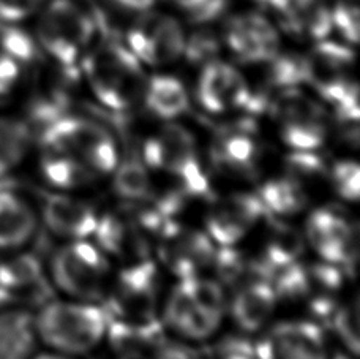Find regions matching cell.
Instances as JSON below:
<instances>
[{
  "mask_svg": "<svg viewBox=\"0 0 360 359\" xmlns=\"http://www.w3.org/2000/svg\"><path fill=\"white\" fill-rule=\"evenodd\" d=\"M0 48L11 59L22 63H32L38 59V46L27 32L18 27L0 29Z\"/></svg>",
  "mask_w": 360,
  "mask_h": 359,
  "instance_id": "d6a6232c",
  "label": "cell"
},
{
  "mask_svg": "<svg viewBox=\"0 0 360 359\" xmlns=\"http://www.w3.org/2000/svg\"><path fill=\"white\" fill-rule=\"evenodd\" d=\"M81 75L108 111L127 113L141 103L147 76L130 49L108 38L81 61Z\"/></svg>",
  "mask_w": 360,
  "mask_h": 359,
  "instance_id": "7a4b0ae2",
  "label": "cell"
},
{
  "mask_svg": "<svg viewBox=\"0 0 360 359\" xmlns=\"http://www.w3.org/2000/svg\"><path fill=\"white\" fill-rule=\"evenodd\" d=\"M327 184L343 201L356 203L360 194V168L356 160H337L327 171Z\"/></svg>",
  "mask_w": 360,
  "mask_h": 359,
  "instance_id": "1f68e13d",
  "label": "cell"
},
{
  "mask_svg": "<svg viewBox=\"0 0 360 359\" xmlns=\"http://www.w3.org/2000/svg\"><path fill=\"white\" fill-rule=\"evenodd\" d=\"M38 144H49L78 160L98 177L109 176L120 156L117 141L106 125L67 111L35 134Z\"/></svg>",
  "mask_w": 360,
  "mask_h": 359,
  "instance_id": "5b68a950",
  "label": "cell"
},
{
  "mask_svg": "<svg viewBox=\"0 0 360 359\" xmlns=\"http://www.w3.org/2000/svg\"><path fill=\"white\" fill-rule=\"evenodd\" d=\"M220 51V40L210 30H198L188 40H185L184 54L191 63H207L217 59Z\"/></svg>",
  "mask_w": 360,
  "mask_h": 359,
  "instance_id": "836d02e7",
  "label": "cell"
},
{
  "mask_svg": "<svg viewBox=\"0 0 360 359\" xmlns=\"http://www.w3.org/2000/svg\"><path fill=\"white\" fill-rule=\"evenodd\" d=\"M38 215L13 189L0 187V256L18 253L34 239Z\"/></svg>",
  "mask_w": 360,
  "mask_h": 359,
  "instance_id": "7402d4cb",
  "label": "cell"
},
{
  "mask_svg": "<svg viewBox=\"0 0 360 359\" xmlns=\"http://www.w3.org/2000/svg\"><path fill=\"white\" fill-rule=\"evenodd\" d=\"M267 111L289 151H319L329 138V114L318 100L300 89L278 95L270 101Z\"/></svg>",
  "mask_w": 360,
  "mask_h": 359,
  "instance_id": "9c48e42d",
  "label": "cell"
},
{
  "mask_svg": "<svg viewBox=\"0 0 360 359\" xmlns=\"http://www.w3.org/2000/svg\"><path fill=\"white\" fill-rule=\"evenodd\" d=\"M267 217L256 191H234L210 198L204 219V232L218 247L240 244Z\"/></svg>",
  "mask_w": 360,
  "mask_h": 359,
  "instance_id": "5bb4252c",
  "label": "cell"
},
{
  "mask_svg": "<svg viewBox=\"0 0 360 359\" xmlns=\"http://www.w3.org/2000/svg\"><path fill=\"white\" fill-rule=\"evenodd\" d=\"M150 116L174 122L190 110V95L184 82L171 75H153L146 80L141 103Z\"/></svg>",
  "mask_w": 360,
  "mask_h": 359,
  "instance_id": "cb8c5ba5",
  "label": "cell"
},
{
  "mask_svg": "<svg viewBox=\"0 0 360 359\" xmlns=\"http://www.w3.org/2000/svg\"><path fill=\"white\" fill-rule=\"evenodd\" d=\"M224 43L243 63H266L278 54L280 46L274 25L255 13L229 19L224 27Z\"/></svg>",
  "mask_w": 360,
  "mask_h": 359,
  "instance_id": "ffe728a7",
  "label": "cell"
},
{
  "mask_svg": "<svg viewBox=\"0 0 360 359\" xmlns=\"http://www.w3.org/2000/svg\"><path fill=\"white\" fill-rule=\"evenodd\" d=\"M141 156L152 176H163L171 182L168 194L186 203L214 198L195 134L176 120L165 122L155 134L146 139Z\"/></svg>",
  "mask_w": 360,
  "mask_h": 359,
  "instance_id": "6da1fadb",
  "label": "cell"
},
{
  "mask_svg": "<svg viewBox=\"0 0 360 359\" xmlns=\"http://www.w3.org/2000/svg\"><path fill=\"white\" fill-rule=\"evenodd\" d=\"M327 325L332 326V332L337 341L343 345L346 353L352 356L359 355V309L357 303L340 304L332 313Z\"/></svg>",
  "mask_w": 360,
  "mask_h": 359,
  "instance_id": "4dcf8cb0",
  "label": "cell"
},
{
  "mask_svg": "<svg viewBox=\"0 0 360 359\" xmlns=\"http://www.w3.org/2000/svg\"><path fill=\"white\" fill-rule=\"evenodd\" d=\"M100 10L84 11L73 0H53L38 23V43L62 70H81L98 27Z\"/></svg>",
  "mask_w": 360,
  "mask_h": 359,
  "instance_id": "8992f818",
  "label": "cell"
},
{
  "mask_svg": "<svg viewBox=\"0 0 360 359\" xmlns=\"http://www.w3.org/2000/svg\"><path fill=\"white\" fill-rule=\"evenodd\" d=\"M195 97L199 106L209 114L223 116L240 111L250 114L253 91L239 70L215 59L204 63Z\"/></svg>",
  "mask_w": 360,
  "mask_h": 359,
  "instance_id": "2e32d148",
  "label": "cell"
},
{
  "mask_svg": "<svg viewBox=\"0 0 360 359\" xmlns=\"http://www.w3.org/2000/svg\"><path fill=\"white\" fill-rule=\"evenodd\" d=\"M29 359H78V358L60 355V353H56V351H46V353H35L34 356H30Z\"/></svg>",
  "mask_w": 360,
  "mask_h": 359,
  "instance_id": "ab89813d",
  "label": "cell"
},
{
  "mask_svg": "<svg viewBox=\"0 0 360 359\" xmlns=\"http://www.w3.org/2000/svg\"><path fill=\"white\" fill-rule=\"evenodd\" d=\"M38 344L35 317L24 307L0 310V359H29Z\"/></svg>",
  "mask_w": 360,
  "mask_h": 359,
  "instance_id": "83f0119b",
  "label": "cell"
},
{
  "mask_svg": "<svg viewBox=\"0 0 360 359\" xmlns=\"http://www.w3.org/2000/svg\"><path fill=\"white\" fill-rule=\"evenodd\" d=\"M0 261V309L44 304L51 298V285L41 260L35 253L8 255Z\"/></svg>",
  "mask_w": 360,
  "mask_h": 359,
  "instance_id": "ac0fdd59",
  "label": "cell"
},
{
  "mask_svg": "<svg viewBox=\"0 0 360 359\" xmlns=\"http://www.w3.org/2000/svg\"><path fill=\"white\" fill-rule=\"evenodd\" d=\"M162 275L152 258L127 263L108 285L101 304L108 320L144 323L158 318Z\"/></svg>",
  "mask_w": 360,
  "mask_h": 359,
  "instance_id": "52a82bcc",
  "label": "cell"
},
{
  "mask_svg": "<svg viewBox=\"0 0 360 359\" xmlns=\"http://www.w3.org/2000/svg\"><path fill=\"white\" fill-rule=\"evenodd\" d=\"M162 318L131 323L106 318V336L114 355L122 359H146L166 339Z\"/></svg>",
  "mask_w": 360,
  "mask_h": 359,
  "instance_id": "603a6c76",
  "label": "cell"
},
{
  "mask_svg": "<svg viewBox=\"0 0 360 359\" xmlns=\"http://www.w3.org/2000/svg\"><path fill=\"white\" fill-rule=\"evenodd\" d=\"M35 328L49 351L79 358L105 341L106 313L89 301L49 299L35 317Z\"/></svg>",
  "mask_w": 360,
  "mask_h": 359,
  "instance_id": "277c9868",
  "label": "cell"
},
{
  "mask_svg": "<svg viewBox=\"0 0 360 359\" xmlns=\"http://www.w3.org/2000/svg\"><path fill=\"white\" fill-rule=\"evenodd\" d=\"M256 195L264 206L267 215L278 217V219H288V217L304 213L311 200V190L286 172L261 184Z\"/></svg>",
  "mask_w": 360,
  "mask_h": 359,
  "instance_id": "f1b7e54d",
  "label": "cell"
},
{
  "mask_svg": "<svg viewBox=\"0 0 360 359\" xmlns=\"http://www.w3.org/2000/svg\"><path fill=\"white\" fill-rule=\"evenodd\" d=\"M205 359H258V356L255 344L247 337L228 336L212 345Z\"/></svg>",
  "mask_w": 360,
  "mask_h": 359,
  "instance_id": "e575fe53",
  "label": "cell"
},
{
  "mask_svg": "<svg viewBox=\"0 0 360 359\" xmlns=\"http://www.w3.org/2000/svg\"><path fill=\"white\" fill-rule=\"evenodd\" d=\"M120 11H139L144 13L155 4V0H111Z\"/></svg>",
  "mask_w": 360,
  "mask_h": 359,
  "instance_id": "f35d334b",
  "label": "cell"
},
{
  "mask_svg": "<svg viewBox=\"0 0 360 359\" xmlns=\"http://www.w3.org/2000/svg\"><path fill=\"white\" fill-rule=\"evenodd\" d=\"M305 84H310L327 105L348 95L359 94L354 80V53L348 46L324 42L314 46L305 57Z\"/></svg>",
  "mask_w": 360,
  "mask_h": 359,
  "instance_id": "4fadbf2b",
  "label": "cell"
},
{
  "mask_svg": "<svg viewBox=\"0 0 360 359\" xmlns=\"http://www.w3.org/2000/svg\"><path fill=\"white\" fill-rule=\"evenodd\" d=\"M330 359H356V356H352L349 353H346V351H340L337 355H330Z\"/></svg>",
  "mask_w": 360,
  "mask_h": 359,
  "instance_id": "60d3db41",
  "label": "cell"
},
{
  "mask_svg": "<svg viewBox=\"0 0 360 359\" xmlns=\"http://www.w3.org/2000/svg\"><path fill=\"white\" fill-rule=\"evenodd\" d=\"M278 303L269 280L252 279L228 291L226 313L242 332L253 334L267 328Z\"/></svg>",
  "mask_w": 360,
  "mask_h": 359,
  "instance_id": "44dd1931",
  "label": "cell"
},
{
  "mask_svg": "<svg viewBox=\"0 0 360 359\" xmlns=\"http://www.w3.org/2000/svg\"><path fill=\"white\" fill-rule=\"evenodd\" d=\"M258 2H266V0H258Z\"/></svg>",
  "mask_w": 360,
  "mask_h": 359,
  "instance_id": "b9f144b4",
  "label": "cell"
},
{
  "mask_svg": "<svg viewBox=\"0 0 360 359\" xmlns=\"http://www.w3.org/2000/svg\"><path fill=\"white\" fill-rule=\"evenodd\" d=\"M258 359H330L326 331L314 320H286L261 331Z\"/></svg>",
  "mask_w": 360,
  "mask_h": 359,
  "instance_id": "9a60e30c",
  "label": "cell"
},
{
  "mask_svg": "<svg viewBox=\"0 0 360 359\" xmlns=\"http://www.w3.org/2000/svg\"><path fill=\"white\" fill-rule=\"evenodd\" d=\"M209 162L218 175L237 181H252L264 162V146L250 119L221 127L209 147Z\"/></svg>",
  "mask_w": 360,
  "mask_h": 359,
  "instance_id": "30bf717a",
  "label": "cell"
},
{
  "mask_svg": "<svg viewBox=\"0 0 360 359\" xmlns=\"http://www.w3.org/2000/svg\"><path fill=\"white\" fill-rule=\"evenodd\" d=\"M111 175L115 195L124 203H147L157 195L152 172L138 151H128L119 156Z\"/></svg>",
  "mask_w": 360,
  "mask_h": 359,
  "instance_id": "4316f807",
  "label": "cell"
},
{
  "mask_svg": "<svg viewBox=\"0 0 360 359\" xmlns=\"http://www.w3.org/2000/svg\"><path fill=\"white\" fill-rule=\"evenodd\" d=\"M40 146V172L51 187L59 191H75L86 189L98 181V176L70 157L60 149L49 144Z\"/></svg>",
  "mask_w": 360,
  "mask_h": 359,
  "instance_id": "484cf974",
  "label": "cell"
},
{
  "mask_svg": "<svg viewBox=\"0 0 360 359\" xmlns=\"http://www.w3.org/2000/svg\"><path fill=\"white\" fill-rule=\"evenodd\" d=\"M34 141L25 120L0 118V177L10 175L24 162Z\"/></svg>",
  "mask_w": 360,
  "mask_h": 359,
  "instance_id": "f546056e",
  "label": "cell"
},
{
  "mask_svg": "<svg viewBox=\"0 0 360 359\" xmlns=\"http://www.w3.org/2000/svg\"><path fill=\"white\" fill-rule=\"evenodd\" d=\"M128 49L139 62L158 67L184 56L185 37L174 18L143 15L127 34Z\"/></svg>",
  "mask_w": 360,
  "mask_h": 359,
  "instance_id": "e0dca14e",
  "label": "cell"
},
{
  "mask_svg": "<svg viewBox=\"0 0 360 359\" xmlns=\"http://www.w3.org/2000/svg\"><path fill=\"white\" fill-rule=\"evenodd\" d=\"M51 280L67 296L95 303L105 296L109 285L108 255L89 239L67 241L51 260Z\"/></svg>",
  "mask_w": 360,
  "mask_h": 359,
  "instance_id": "ba28073f",
  "label": "cell"
},
{
  "mask_svg": "<svg viewBox=\"0 0 360 359\" xmlns=\"http://www.w3.org/2000/svg\"><path fill=\"white\" fill-rule=\"evenodd\" d=\"M332 27H335L343 35L346 42L356 44L360 32L359 8L352 2H342L330 13Z\"/></svg>",
  "mask_w": 360,
  "mask_h": 359,
  "instance_id": "d590c367",
  "label": "cell"
},
{
  "mask_svg": "<svg viewBox=\"0 0 360 359\" xmlns=\"http://www.w3.org/2000/svg\"><path fill=\"white\" fill-rule=\"evenodd\" d=\"M228 293L217 279L204 275L180 279L166 298L162 323L180 341L214 337L226 315Z\"/></svg>",
  "mask_w": 360,
  "mask_h": 359,
  "instance_id": "3957f363",
  "label": "cell"
},
{
  "mask_svg": "<svg viewBox=\"0 0 360 359\" xmlns=\"http://www.w3.org/2000/svg\"><path fill=\"white\" fill-rule=\"evenodd\" d=\"M98 217L92 204L70 195V191L41 194V219L57 238L65 241L92 238Z\"/></svg>",
  "mask_w": 360,
  "mask_h": 359,
  "instance_id": "d6986e66",
  "label": "cell"
},
{
  "mask_svg": "<svg viewBox=\"0 0 360 359\" xmlns=\"http://www.w3.org/2000/svg\"><path fill=\"white\" fill-rule=\"evenodd\" d=\"M304 238L319 260L338 265L349 274L357 261V227L346 210L337 206L318 208L305 222Z\"/></svg>",
  "mask_w": 360,
  "mask_h": 359,
  "instance_id": "7c38bea8",
  "label": "cell"
},
{
  "mask_svg": "<svg viewBox=\"0 0 360 359\" xmlns=\"http://www.w3.org/2000/svg\"><path fill=\"white\" fill-rule=\"evenodd\" d=\"M305 248V238L297 229L292 228L278 217H274L272 222H269V229L264 238L262 252L256 256V260L266 272L267 279H272V275L280 271L281 267L292 265L295 261H300Z\"/></svg>",
  "mask_w": 360,
  "mask_h": 359,
  "instance_id": "d4e9b609",
  "label": "cell"
},
{
  "mask_svg": "<svg viewBox=\"0 0 360 359\" xmlns=\"http://www.w3.org/2000/svg\"><path fill=\"white\" fill-rule=\"evenodd\" d=\"M21 78V63L0 51V105L8 101Z\"/></svg>",
  "mask_w": 360,
  "mask_h": 359,
  "instance_id": "74e56055",
  "label": "cell"
},
{
  "mask_svg": "<svg viewBox=\"0 0 360 359\" xmlns=\"http://www.w3.org/2000/svg\"><path fill=\"white\" fill-rule=\"evenodd\" d=\"M217 247L204 229L190 228L179 220L169 222L155 244L160 265L177 280L204 275L212 267Z\"/></svg>",
  "mask_w": 360,
  "mask_h": 359,
  "instance_id": "8fae6325",
  "label": "cell"
},
{
  "mask_svg": "<svg viewBox=\"0 0 360 359\" xmlns=\"http://www.w3.org/2000/svg\"><path fill=\"white\" fill-rule=\"evenodd\" d=\"M146 359H205V353L186 341H168V337Z\"/></svg>",
  "mask_w": 360,
  "mask_h": 359,
  "instance_id": "8d00e7d4",
  "label": "cell"
},
{
  "mask_svg": "<svg viewBox=\"0 0 360 359\" xmlns=\"http://www.w3.org/2000/svg\"><path fill=\"white\" fill-rule=\"evenodd\" d=\"M114 359H122V358H117V356H115V358H114Z\"/></svg>",
  "mask_w": 360,
  "mask_h": 359,
  "instance_id": "7bdbcfd3",
  "label": "cell"
}]
</instances>
